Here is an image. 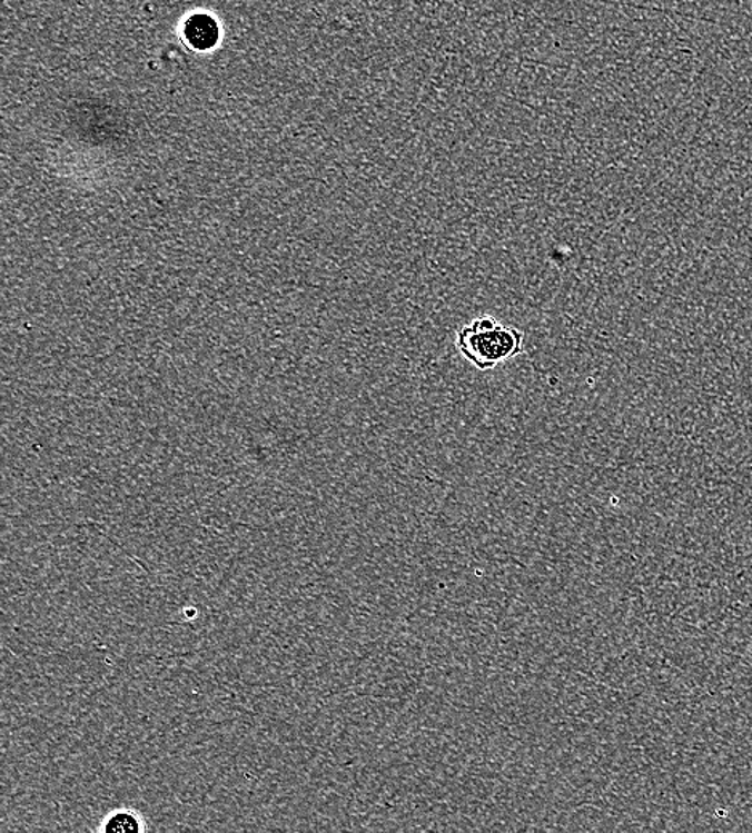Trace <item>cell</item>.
<instances>
[{
    "label": "cell",
    "instance_id": "obj_1",
    "mask_svg": "<svg viewBox=\"0 0 752 833\" xmlns=\"http://www.w3.org/2000/svg\"><path fill=\"white\" fill-rule=\"evenodd\" d=\"M525 334L497 321L493 316H479L457 333V348L472 366L482 373L497 364L522 355Z\"/></svg>",
    "mask_w": 752,
    "mask_h": 833
},
{
    "label": "cell",
    "instance_id": "obj_2",
    "mask_svg": "<svg viewBox=\"0 0 752 833\" xmlns=\"http://www.w3.org/2000/svg\"><path fill=\"white\" fill-rule=\"evenodd\" d=\"M185 38L195 49L209 50L219 41V28L216 21L206 14H196L188 20Z\"/></svg>",
    "mask_w": 752,
    "mask_h": 833
},
{
    "label": "cell",
    "instance_id": "obj_3",
    "mask_svg": "<svg viewBox=\"0 0 752 833\" xmlns=\"http://www.w3.org/2000/svg\"><path fill=\"white\" fill-rule=\"evenodd\" d=\"M100 832L136 833L147 831L144 817L133 810H112L100 822Z\"/></svg>",
    "mask_w": 752,
    "mask_h": 833
}]
</instances>
